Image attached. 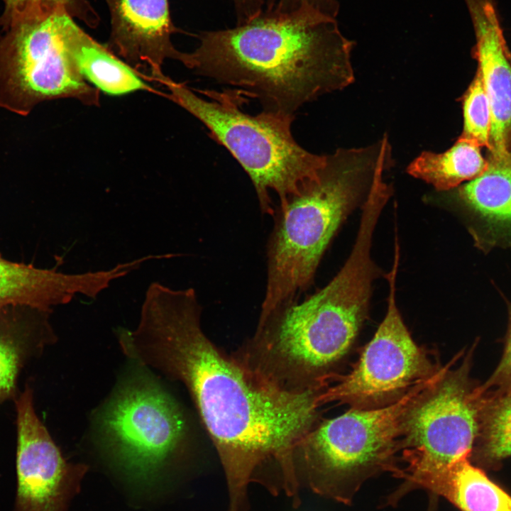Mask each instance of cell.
<instances>
[{
    "instance_id": "obj_7",
    "label": "cell",
    "mask_w": 511,
    "mask_h": 511,
    "mask_svg": "<svg viewBox=\"0 0 511 511\" xmlns=\"http://www.w3.org/2000/svg\"><path fill=\"white\" fill-rule=\"evenodd\" d=\"M62 6L29 2L5 9L0 36V108L21 116L48 100L72 98L96 105L98 90L70 56Z\"/></svg>"
},
{
    "instance_id": "obj_9",
    "label": "cell",
    "mask_w": 511,
    "mask_h": 511,
    "mask_svg": "<svg viewBox=\"0 0 511 511\" xmlns=\"http://www.w3.org/2000/svg\"><path fill=\"white\" fill-rule=\"evenodd\" d=\"M147 375L123 381L97 419L103 446L125 468L142 478L165 465L186 433L177 404Z\"/></svg>"
},
{
    "instance_id": "obj_15",
    "label": "cell",
    "mask_w": 511,
    "mask_h": 511,
    "mask_svg": "<svg viewBox=\"0 0 511 511\" xmlns=\"http://www.w3.org/2000/svg\"><path fill=\"white\" fill-rule=\"evenodd\" d=\"M452 193L472 221L470 232L478 248L511 247V150L490 158L483 174Z\"/></svg>"
},
{
    "instance_id": "obj_10",
    "label": "cell",
    "mask_w": 511,
    "mask_h": 511,
    "mask_svg": "<svg viewBox=\"0 0 511 511\" xmlns=\"http://www.w3.org/2000/svg\"><path fill=\"white\" fill-rule=\"evenodd\" d=\"M399 246L387 278L390 293L386 314L358 360L346 375H336L321 393L319 403L346 404L353 409H376L400 400L413 386L441 367L418 346L405 326L395 302Z\"/></svg>"
},
{
    "instance_id": "obj_4",
    "label": "cell",
    "mask_w": 511,
    "mask_h": 511,
    "mask_svg": "<svg viewBox=\"0 0 511 511\" xmlns=\"http://www.w3.org/2000/svg\"><path fill=\"white\" fill-rule=\"evenodd\" d=\"M392 165L387 136L362 148H339L274 213L267 282L260 314L299 299L348 213Z\"/></svg>"
},
{
    "instance_id": "obj_23",
    "label": "cell",
    "mask_w": 511,
    "mask_h": 511,
    "mask_svg": "<svg viewBox=\"0 0 511 511\" xmlns=\"http://www.w3.org/2000/svg\"><path fill=\"white\" fill-rule=\"evenodd\" d=\"M263 11L275 15H289L303 11H314L336 18L339 11L338 0H264Z\"/></svg>"
},
{
    "instance_id": "obj_18",
    "label": "cell",
    "mask_w": 511,
    "mask_h": 511,
    "mask_svg": "<svg viewBox=\"0 0 511 511\" xmlns=\"http://www.w3.org/2000/svg\"><path fill=\"white\" fill-rule=\"evenodd\" d=\"M414 487L444 498L461 511H511V495L474 465L470 455L419 479Z\"/></svg>"
},
{
    "instance_id": "obj_5",
    "label": "cell",
    "mask_w": 511,
    "mask_h": 511,
    "mask_svg": "<svg viewBox=\"0 0 511 511\" xmlns=\"http://www.w3.org/2000/svg\"><path fill=\"white\" fill-rule=\"evenodd\" d=\"M157 81L166 87L170 99L199 120L209 136L224 146L251 178L263 212L274 215L270 193L280 204L314 176L326 155L309 152L295 140L293 119L261 111H242L240 92L204 91L210 99L197 96L183 84L160 75Z\"/></svg>"
},
{
    "instance_id": "obj_24",
    "label": "cell",
    "mask_w": 511,
    "mask_h": 511,
    "mask_svg": "<svg viewBox=\"0 0 511 511\" xmlns=\"http://www.w3.org/2000/svg\"><path fill=\"white\" fill-rule=\"evenodd\" d=\"M6 9H11L29 2H40L55 6H62L68 11L70 15L77 16L84 19L90 18L89 13L91 9L85 0H3Z\"/></svg>"
},
{
    "instance_id": "obj_11",
    "label": "cell",
    "mask_w": 511,
    "mask_h": 511,
    "mask_svg": "<svg viewBox=\"0 0 511 511\" xmlns=\"http://www.w3.org/2000/svg\"><path fill=\"white\" fill-rule=\"evenodd\" d=\"M16 412L15 511H67L87 466L67 461L36 412L26 383L13 402Z\"/></svg>"
},
{
    "instance_id": "obj_6",
    "label": "cell",
    "mask_w": 511,
    "mask_h": 511,
    "mask_svg": "<svg viewBox=\"0 0 511 511\" xmlns=\"http://www.w3.org/2000/svg\"><path fill=\"white\" fill-rule=\"evenodd\" d=\"M437 375L413 386L390 405L350 408L319 421L294 448V467L300 463L316 492L344 504L351 503L369 478L387 471L398 476L401 468L396 454L403 414L412 398Z\"/></svg>"
},
{
    "instance_id": "obj_22",
    "label": "cell",
    "mask_w": 511,
    "mask_h": 511,
    "mask_svg": "<svg viewBox=\"0 0 511 511\" xmlns=\"http://www.w3.org/2000/svg\"><path fill=\"white\" fill-rule=\"evenodd\" d=\"M480 394L511 393V302L508 305V325L501 359L488 379L478 385Z\"/></svg>"
},
{
    "instance_id": "obj_21",
    "label": "cell",
    "mask_w": 511,
    "mask_h": 511,
    "mask_svg": "<svg viewBox=\"0 0 511 511\" xmlns=\"http://www.w3.org/2000/svg\"><path fill=\"white\" fill-rule=\"evenodd\" d=\"M462 136L489 150L492 113L480 75L478 71L462 97Z\"/></svg>"
},
{
    "instance_id": "obj_17",
    "label": "cell",
    "mask_w": 511,
    "mask_h": 511,
    "mask_svg": "<svg viewBox=\"0 0 511 511\" xmlns=\"http://www.w3.org/2000/svg\"><path fill=\"white\" fill-rule=\"evenodd\" d=\"M64 28L76 68L97 90L118 96L151 89L134 68L87 34L70 14L65 18Z\"/></svg>"
},
{
    "instance_id": "obj_1",
    "label": "cell",
    "mask_w": 511,
    "mask_h": 511,
    "mask_svg": "<svg viewBox=\"0 0 511 511\" xmlns=\"http://www.w3.org/2000/svg\"><path fill=\"white\" fill-rule=\"evenodd\" d=\"M201 314L193 288L153 282L136 328L119 327L116 335L129 359L185 387L217 451L235 508L267 463L278 465L287 481L294 478V448L320 421L325 388L293 394L265 383L208 338Z\"/></svg>"
},
{
    "instance_id": "obj_14",
    "label": "cell",
    "mask_w": 511,
    "mask_h": 511,
    "mask_svg": "<svg viewBox=\"0 0 511 511\" xmlns=\"http://www.w3.org/2000/svg\"><path fill=\"white\" fill-rule=\"evenodd\" d=\"M6 260L0 253V306L24 305L53 312V307L70 302L77 293L91 299L113 280L108 270L67 274Z\"/></svg>"
},
{
    "instance_id": "obj_8",
    "label": "cell",
    "mask_w": 511,
    "mask_h": 511,
    "mask_svg": "<svg viewBox=\"0 0 511 511\" xmlns=\"http://www.w3.org/2000/svg\"><path fill=\"white\" fill-rule=\"evenodd\" d=\"M476 345L457 368L461 352L444 366L439 376L417 394L401 422L400 451L405 466L398 478L400 490L418 479L436 473L464 455H470L479 431L483 396L470 375Z\"/></svg>"
},
{
    "instance_id": "obj_20",
    "label": "cell",
    "mask_w": 511,
    "mask_h": 511,
    "mask_svg": "<svg viewBox=\"0 0 511 511\" xmlns=\"http://www.w3.org/2000/svg\"><path fill=\"white\" fill-rule=\"evenodd\" d=\"M479 431L470 460L483 470L497 471L511 456V393H485Z\"/></svg>"
},
{
    "instance_id": "obj_16",
    "label": "cell",
    "mask_w": 511,
    "mask_h": 511,
    "mask_svg": "<svg viewBox=\"0 0 511 511\" xmlns=\"http://www.w3.org/2000/svg\"><path fill=\"white\" fill-rule=\"evenodd\" d=\"M51 313L30 306H0V404L16 400L23 370L57 341Z\"/></svg>"
},
{
    "instance_id": "obj_19",
    "label": "cell",
    "mask_w": 511,
    "mask_h": 511,
    "mask_svg": "<svg viewBox=\"0 0 511 511\" xmlns=\"http://www.w3.org/2000/svg\"><path fill=\"white\" fill-rule=\"evenodd\" d=\"M488 165V160L482 155L480 146L461 135L444 153L422 152L408 165L407 171L436 190L445 192L478 177Z\"/></svg>"
},
{
    "instance_id": "obj_13",
    "label": "cell",
    "mask_w": 511,
    "mask_h": 511,
    "mask_svg": "<svg viewBox=\"0 0 511 511\" xmlns=\"http://www.w3.org/2000/svg\"><path fill=\"white\" fill-rule=\"evenodd\" d=\"M111 13V49L136 70L148 71L153 79L163 74L162 65L173 59L185 65L187 53L171 41L176 31L168 0H106Z\"/></svg>"
},
{
    "instance_id": "obj_3",
    "label": "cell",
    "mask_w": 511,
    "mask_h": 511,
    "mask_svg": "<svg viewBox=\"0 0 511 511\" xmlns=\"http://www.w3.org/2000/svg\"><path fill=\"white\" fill-rule=\"evenodd\" d=\"M367 241H356L340 271L304 300L260 314L233 358L265 383L293 394L325 388L367 317L376 268Z\"/></svg>"
},
{
    "instance_id": "obj_25",
    "label": "cell",
    "mask_w": 511,
    "mask_h": 511,
    "mask_svg": "<svg viewBox=\"0 0 511 511\" xmlns=\"http://www.w3.org/2000/svg\"><path fill=\"white\" fill-rule=\"evenodd\" d=\"M233 2L237 25L249 22L260 15L265 6L264 0H231Z\"/></svg>"
},
{
    "instance_id": "obj_2",
    "label": "cell",
    "mask_w": 511,
    "mask_h": 511,
    "mask_svg": "<svg viewBox=\"0 0 511 511\" xmlns=\"http://www.w3.org/2000/svg\"><path fill=\"white\" fill-rule=\"evenodd\" d=\"M199 39L186 67L238 87L267 113L294 119L303 104L354 81V42L336 18L314 11H263L235 28L203 31Z\"/></svg>"
},
{
    "instance_id": "obj_12",
    "label": "cell",
    "mask_w": 511,
    "mask_h": 511,
    "mask_svg": "<svg viewBox=\"0 0 511 511\" xmlns=\"http://www.w3.org/2000/svg\"><path fill=\"white\" fill-rule=\"evenodd\" d=\"M472 21L478 62L492 113L490 158L511 150V53L507 45L495 0H464Z\"/></svg>"
}]
</instances>
